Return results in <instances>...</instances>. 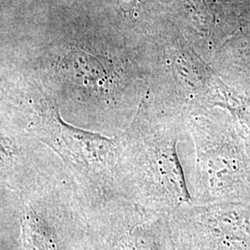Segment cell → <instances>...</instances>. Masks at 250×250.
<instances>
[{
    "label": "cell",
    "instance_id": "6da1fadb",
    "mask_svg": "<svg viewBox=\"0 0 250 250\" xmlns=\"http://www.w3.org/2000/svg\"><path fill=\"white\" fill-rule=\"evenodd\" d=\"M92 210L64 173H42L21 192L1 188L0 250H94Z\"/></svg>",
    "mask_w": 250,
    "mask_h": 250
},
{
    "label": "cell",
    "instance_id": "3957f363",
    "mask_svg": "<svg viewBox=\"0 0 250 250\" xmlns=\"http://www.w3.org/2000/svg\"><path fill=\"white\" fill-rule=\"evenodd\" d=\"M94 250H170L166 213L117 197L91 215Z\"/></svg>",
    "mask_w": 250,
    "mask_h": 250
},
{
    "label": "cell",
    "instance_id": "7a4b0ae2",
    "mask_svg": "<svg viewBox=\"0 0 250 250\" xmlns=\"http://www.w3.org/2000/svg\"><path fill=\"white\" fill-rule=\"evenodd\" d=\"M28 131L63 163L72 187L93 208L121 196L122 138L107 137L64 122L58 108L41 100Z\"/></svg>",
    "mask_w": 250,
    "mask_h": 250
}]
</instances>
